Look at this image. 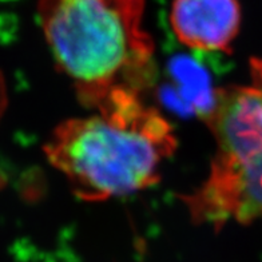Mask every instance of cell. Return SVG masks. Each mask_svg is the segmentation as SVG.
<instances>
[{
	"instance_id": "7a4b0ae2",
	"label": "cell",
	"mask_w": 262,
	"mask_h": 262,
	"mask_svg": "<svg viewBox=\"0 0 262 262\" xmlns=\"http://www.w3.org/2000/svg\"><path fill=\"white\" fill-rule=\"evenodd\" d=\"M176 148L167 119L141 97H128L60 123L45 152L79 200L100 202L156 185Z\"/></svg>"
},
{
	"instance_id": "277c9868",
	"label": "cell",
	"mask_w": 262,
	"mask_h": 262,
	"mask_svg": "<svg viewBox=\"0 0 262 262\" xmlns=\"http://www.w3.org/2000/svg\"><path fill=\"white\" fill-rule=\"evenodd\" d=\"M170 23L177 39L201 52H231L239 31L237 0H174Z\"/></svg>"
},
{
	"instance_id": "8992f818",
	"label": "cell",
	"mask_w": 262,
	"mask_h": 262,
	"mask_svg": "<svg viewBox=\"0 0 262 262\" xmlns=\"http://www.w3.org/2000/svg\"><path fill=\"white\" fill-rule=\"evenodd\" d=\"M6 108H7V87L3 74L0 71V121L3 118Z\"/></svg>"
},
{
	"instance_id": "5b68a950",
	"label": "cell",
	"mask_w": 262,
	"mask_h": 262,
	"mask_svg": "<svg viewBox=\"0 0 262 262\" xmlns=\"http://www.w3.org/2000/svg\"><path fill=\"white\" fill-rule=\"evenodd\" d=\"M250 73H252L253 86L258 87L262 91V59L253 58L250 60Z\"/></svg>"
},
{
	"instance_id": "3957f363",
	"label": "cell",
	"mask_w": 262,
	"mask_h": 262,
	"mask_svg": "<svg viewBox=\"0 0 262 262\" xmlns=\"http://www.w3.org/2000/svg\"><path fill=\"white\" fill-rule=\"evenodd\" d=\"M205 122L217 148L206 181L180 196L190 217L215 230L231 221L262 220V91L255 86L218 89Z\"/></svg>"
},
{
	"instance_id": "6da1fadb",
	"label": "cell",
	"mask_w": 262,
	"mask_h": 262,
	"mask_svg": "<svg viewBox=\"0 0 262 262\" xmlns=\"http://www.w3.org/2000/svg\"><path fill=\"white\" fill-rule=\"evenodd\" d=\"M143 11L145 0H39L46 41L83 106L103 110L151 84L154 43Z\"/></svg>"
}]
</instances>
